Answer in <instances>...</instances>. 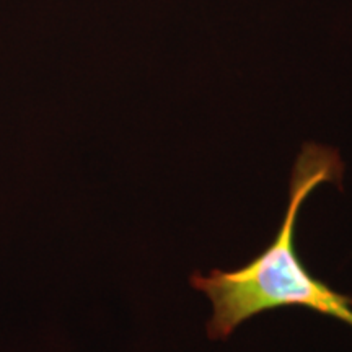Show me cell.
<instances>
[{
    "label": "cell",
    "instance_id": "obj_1",
    "mask_svg": "<svg viewBox=\"0 0 352 352\" xmlns=\"http://www.w3.org/2000/svg\"><path fill=\"white\" fill-rule=\"evenodd\" d=\"M344 168L334 147L303 145L290 173L283 226L271 245L240 270L191 276L192 287L212 303V316L206 327L210 341L228 340L246 320L283 307L308 308L352 328V297L336 292L308 272L296 250V223L303 202L323 183L341 188Z\"/></svg>",
    "mask_w": 352,
    "mask_h": 352
}]
</instances>
